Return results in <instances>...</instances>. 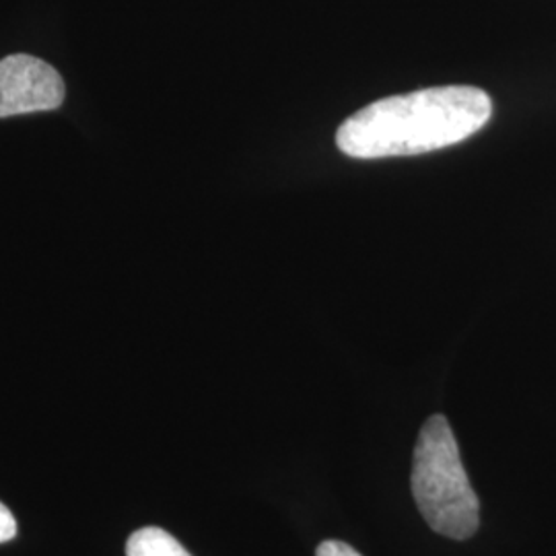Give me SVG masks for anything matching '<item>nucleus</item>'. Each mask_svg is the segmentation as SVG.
<instances>
[{"mask_svg":"<svg viewBox=\"0 0 556 556\" xmlns=\"http://www.w3.org/2000/svg\"><path fill=\"white\" fill-rule=\"evenodd\" d=\"M491 116L493 101L482 89L431 87L361 108L340 124L337 144L355 160L420 155L470 139Z\"/></svg>","mask_w":556,"mask_h":556,"instance_id":"f257e3e1","label":"nucleus"},{"mask_svg":"<svg viewBox=\"0 0 556 556\" xmlns=\"http://www.w3.org/2000/svg\"><path fill=\"white\" fill-rule=\"evenodd\" d=\"M413 495L425 521L441 536L466 540L477 532L480 501L464 470L447 418H429L418 433Z\"/></svg>","mask_w":556,"mask_h":556,"instance_id":"f03ea898","label":"nucleus"},{"mask_svg":"<svg viewBox=\"0 0 556 556\" xmlns=\"http://www.w3.org/2000/svg\"><path fill=\"white\" fill-rule=\"evenodd\" d=\"M66 96L59 71L29 54L0 60V118L56 110Z\"/></svg>","mask_w":556,"mask_h":556,"instance_id":"7ed1b4c3","label":"nucleus"},{"mask_svg":"<svg viewBox=\"0 0 556 556\" xmlns=\"http://www.w3.org/2000/svg\"><path fill=\"white\" fill-rule=\"evenodd\" d=\"M126 556H192L161 528H142L126 542Z\"/></svg>","mask_w":556,"mask_h":556,"instance_id":"20e7f679","label":"nucleus"},{"mask_svg":"<svg viewBox=\"0 0 556 556\" xmlns=\"http://www.w3.org/2000/svg\"><path fill=\"white\" fill-rule=\"evenodd\" d=\"M316 556H363L357 553L353 546H349L346 542L340 540H326L318 546Z\"/></svg>","mask_w":556,"mask_h":556,"instance_id":"39448f33","label":"nucleus"},{"mask_svg":"<svg viewBox=\"0 0 556 556\" xmlns=\"http://www.w3.org/2000/svg\"><path fill=\"white\" fill-rule=\"evenodd\" d=\"M17 536V519L0 503V544Z\"/></svg>","mask_w":556,"mask_h":556,"instance_id":"423d86ee","label":"nucleus"}]
</instances>
